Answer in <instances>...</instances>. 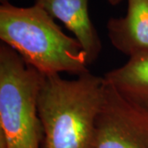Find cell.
I'll list each match as a JSON object with an SVG mask.
<instances>
[{"instance_id":"9c48e42d","label":"cell","mask_w":148,"mask_h":148,"mask_svg":"<svg viewBox=\"0 0 148 148\" xmlns=\"http://www.w3.org/2000/svg\"><path fill=\"white\" fill-rule=\"evenodd\" d=\"M1 2H2V3H9V0H1Z\"/></svg>"},{"instance_id":"ba28073f","label":"cell","mask_w":148,"mask_h":148,"mask_svg":"<svg viewBox=\"0 0 148 148\" xmlns=\"http://www.w3.org/2000/svg\"><path fill=\"white\" fill-rule=\"evenodd\" d=\"M110 3L111 5L113 6H115V5H118L121 1H123V0H107Z\"/></svg>"},{"instance_id":"8992f818","label":"cell","mask_w":148,"mask_h":148,"mask_svg":"<svg viewBox=\"0 0 148 148\" xmlns=\"http://www.w3.org/2000/svg\"><path fill=\"white\" fill-rule=\"evenodd\" d=\"M113 46L130 57L148 53V0H127V13L107 23Z\"/></svg>"},{"instance_id":"5b68a950","label":"cell","mask_w":148,"mask_h":148,"mask_svg":"<svg viewBox=\"0 0 148 148\" xmlns=\"http://www.w3.org/2000/svg\"><path fill=\"white\" fill-rule=\"evenodd\" d=\"M35 4L73 33L86 53L89 64L97 59L102 45L89 15V0H36Z\"/></svg>"},{"instance_id":"3957f363","label":"cell","mask_w":148,"mask_h":148,"mask_svg":"<svg viewBox=\"0 0 148 148\" xmlns=\"http://www.w3.org/2000/svg\"><path fill=\"white\" fill-rule=\"evenodd\" d=\"M45 76L0 46V148H42L38 98Z\"/></svg>"},{"instance_id":"7a4b0ae2","label":"cell","mask_w":148,"mask_h":148,"mask_svg":"<svg viewBox=\"0 0 148 148\" xmlns=\"http://www.w3.org/2000/svg\"><path fill=\"white\" fill-rule=\"evenodd\" d=\"M0 39L21 58L46 76L61 73L80 76L88 73L84 49L66 35L40 6H0Z\"/></svg>"},{"instance_id":"277c9868","label":"cell","mask_w":148,"mask_h":148,"mask_svg":"<svg viewBox=\"0 0 148 148\" xmlns=\"http://www.w3.org/2000/svg\"><path fill=\"white\" fill-rule=\"evenodd\" d=\"M94 148H148L147 107L125 99L106 83Z\"/></svg>"},{"instance_id":"6da1fadb","label":"cell","mask_w":148,"mask_h":148,"mask_svg":"<svg viewBox=\"0 0 148 148\" xmlns=\"http://www.w3.org/2000/svg\"><path fill=\"white\" fill-rule=\"evenodd\" d=\"M105 87L104 78L90 72L73 80L46 76L38 98L42 148H94Z\"/></svg>"},{"instance_id":"52a82bcc","label":"cell","mask_w":148,"mask_h":148,"mask_svg":"<svg viewBox=\"0 0 148 148\" xmlns=\"http://www.w3.org/2000/svg\"><path fill=\"white\" fill-rule=\"evenodd\" d=\"M103 78L125 99L148 108V53L130 57Z\"/></svg>"}]
</instances>
